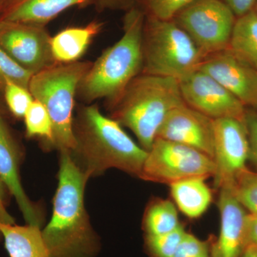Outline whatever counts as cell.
Here are the masks:
<instances>
[{
    "instance_id": "cell-1",
    "label": "cell",
    "mask_w": 257,
    "mask_h": 257,
    "mask_svg": "<svg viewBox=\"0 0 257 257\" xmlns=\"http://www.w3.org/2000/svg\"><path fill=\"white\" fill-rule=\"evenodd\" d=\"M89 179L76 165L70 151L60 152L53 212L42 230L50 257H96L99 253L100 242L84 206Z\"/></svg>"
},
{
    "instance_id": "cell-2",
    "label": "cell",
    "mask_w": 257,
    "mask_h": 257,
    "mask_svg": "<svg viewBox=\"0 0 257 257\" xmlns=\"http://www.w3.org/2000/svg\"><path fill=\"white\" fill-rule=\"evenodd\" d=\"M75 147L72 159L88 177L116 169L140 178L147 153L116 120L101 113L96 104L78 108L74 118Z\"/></svg>"
},
{
    "instance_id": "cell-3",
    "label": "cell",
    "mask_w": 257,
    "mask_h": 257,
    "mask_svg": "<svg viewBox=\"0 0 257 257\" xmlns=\"http://www.w3.org/2000/svg\"><path fill=\"white\" fill-rule=\"evenodd\" d=\"M142 8L132 7L123 20V35L106 48L81 81L77 96L87 104L104 99L108 109L143 69V35L145 21Z\"/></svg>"
},
{
    "instance_id": "cell-4",
    "label": "cell",
    "mask_w": 257,
    "mask_h": 257,
    "mask_svg": "<svg viewBox=\"0 0 257 257\" xmlns=\"http://www.w3.org/2000/svg\"><path fill=\"white\" fill-rule=\"evenodd\" d=\"M184 104L178 80L140 74L109 110L110 117L131 130L139 145L148 152L169 113Z\"/></svg>"
},
{
    "instance_id": "cell-5",
    "label": "cell",
    "mask_w": 257,
    "mask_h": 257,
    "mask_svg": "<svg viewBox=\"0 0 257 257\" xmlns=\"http://www.w3.org/2000/svg\"><path fill=\"white\" fill-rule=\"evenodd\" d=\"M92 62L77 61L56 63L33 74L29 91L40 101L51 118L53 128L52 148L72 152L75 147L73 132L74 109L81 81Z\"/></svg>"
},
{
    "instance_id": "cell-6",
    "label": "cell",
    "mask_w": 257,
    "mask_h": 257,
    "mask_svg": "<svg viewBox=\"0 0 257 257\" xmlns=\"http://www.w3.org/2000/svg\"><path fill=\"white\" fill-rule=\"evenodd\" d=\"M142 73L180 80L200 67L206 56L174 20L147 15Z\"/></svg>"
},
{
    "instance_id": "cell-7",
    "label": "cell",
    "mask_w": 257,
    "mask_h": 257,
    "mask_svg": "<svg viewBox=\"0 0 257 257\" xmlns=\"http://www.w3.org/2000/svg\"><path fill=\"white\" fill-rule=\"evenodd\" d=\"M215 172L214 160L203 152L157 138L147 153L140 179L170 185L186 179L214 177Z\"/></svg>"
},
{
    "instance_id": "cell-8",
    "label": "cell",
    "mask_w": 257,
    "mask_h": 257,
    "mask_svg": "<svg viewBox=\"0 0 257 257\" xmlns=\"http://www.w3.org/2000/svg\"><path fill=\"white\" fill-rule=\"evenodd\" d=\"M235 17L221 0H193L173 20L207 57L228 49Z\"/></svg>"
},
{
    "instance_id": "cell-9",
    "label": "cell",
    "mask_w": 257,
    "mask_h": 257,
    "mask_svg": "<svg viewBox=\"0 0 257 257\" xmlns=\"http://www.w3.org/2000/svg\"><path fill=\"white\" fill-rule=\"evenodd\" d=\"M185 104L213 119L244 121L246 106L210 75L197 69L179 81Z\"/></svg>"
},
{
    "instance_id": "cell-10",
    "label": "cell",
    "mask_w": 257,
    "mask_h": 257,
    "mask_svg": "<svg viewBox=\"0 0 257 257\" xmlns=\"http://www.w3.org/2000/svg\"><path fill=\"white\" fill-rule=\"evenodd\" d=\"M249 143L244 121L234 118L214 119V185H232L235 177L246 167Z\"/></svg>"
},
{
    "instance_id": "cell-11",
    "label": "cell",
    "mask_w": 257,
    "mask_h": 257,
    "mask_svg": "<svg viewBox=\"0 0 257 257\" xmlns=\"http://www.w3.org/2000/svg\"><path fill=\"white\" fill-rule=\"evenodd\" d=\"M45 27L8 23L0 29V46L23 68L32 74L57 63Z\"/></svg>"
},
{
    "instance_id": "cell-12",
    "label": "cell",
    "mask_w": 257,
    "mask_h": 257,
    "mask_svg": "<svg viewBox=\"0 0 257 257\" xmlns=\"http://www.w3.org/2000/svg\"><path fill=\"white\" fill-rule=\"evenodd\" d=\"M199 69L220 83L246 107L257 110V69L228 49L207 55Z\"/></svg>"
},
{
    "instance_id": "cell-13",
    "label": "cell",
    "mask_w": 257,
    "mask_h": 257,
    "mask_svg": "<svg viewBox=\"0 0 257 257\" xmlns=\"http://www.w3.org/2000/svg\"><path fill=\"white\" fill-rule=\"evenodd\" d=\"M157 138L192 147L211 158L214 157V119L186 104L169 113Z\"/></svg>"
},
{
    "instance_id": "cell-14",
    "label": "cell",
    "mask_w": 257,
    "mask_h": 257,
    "mask_svg": "<svg viewBox=\"0 0 257 257\" xmlns=\"http://www.w3.org/2000/svg\"><path fill=\"white\" fill-rule=\"evenodd\" d=\"M219 189L218 208L220 231L211 244V257H240L247 246L248 211L240 204L231 186Z\"/></svg>"
},
{
    "instance_id": "cell-15",
    "label": "cell",
    "mask_w": 257,
    "mask_h": 257,
    "mask_svg": "<svg viewBox=\"0 0 257 257\" xmlns=\"http://www.w3.org/2000/svg\"><path fill=\"white\" fill-rule=\"evenodd\" d=\"M0 110V179L14 197L27 224L42 227V217L38 208L29 199L20 176L21 153L16 140Z\"/></svg>"
},
{
    "instance_id": "cell-16",
    "label": "cell",
    "mask_w": 257,
    "mask_h": 257,
    "mask_svg": "<svg viewBox=\"0 0 257 257\" xmlns=\"http://www.w3.org/2000/svg\"><path fill=\"white\" fill-rule=\"evenodd\" d=\"M92 4L96 5V0H10L0 20L45 27L72 7Z\"/></svg>"
},
{
    "instance_id": "cell-17",
    "label": "cell",
    "mask_w": 257,
    "mask_h": 257,
    "mask_svg": "<svg viewBox=\"0 0 257 257\" xmlns=\"http://www.w3.org/2000/svg\"><path fill=\"white\" fill-rule=\"evenodd\" d=\"M103 23L92 21L85 26L64 29L51 39L52 55L57 63L79 61L91 42L102 30Z\"/></svg>"
},
{
    "instance_id": "cell-18",
    "label": "cell",
    "mask_w": 257,
    "mask_h": 257,
    "mask_svg": "<svg viewBox=\"0 0 257 257\" xmlns=\"http://www.w3.org/2000/svg\"><path fill=\"white\" fill-rule=\"evenodd\" d=\"M0 234L10 257H50L40 226L0 222Z\"/></svg>"
},
{
    "instance_id": "cell-19",
    "label": "cell",
    "mask_w": 257,
    "mask_h": 257,
    "mask_svg": "<svg viewBox=\"0 0 257 257\" xmlns=\"http://www.w3.org/2000/svg\"><path fill=\"white\" fill-rule=\"evenodd\" d=\"M202 177L186 179L170 184L171 196L184 215L195 219L202 215L212 202V192Z\"/></svg>"
},
{
    "instance_id": "cell-20",
    "label": "cell",
    "mask_w": 257,
    "mask_h": 257,
    "mask_svg": "<svg viewBox=\"0 0 257 257\" xmlns=\"http://www.w3.org/2000/svg\"><path fill=\"white\" fill-rule=\"evenodd\" d=\"M228 50L257 69V13L251 10L235 22Z\"/></svg>"
},
{
    "instance_id": "cell-21",
    "label": "cell",
    "mask_w": 257,
    "mask_h": 257,
    "mask_svg": "<svg viewBox=\"0 0 257 257\" xmlns=\"http://www.w3.org/2000/svg\"><path fill=\"white\" fill-rule=\"evenodd\" d=\"M178 211L168 199L153 201L147 207L143 219L145 236H156L171 232L180 226Z\"/></svg>"
},
{
    "instance_id": "cell-22",
    "label": "cell",
    "mask_w": 257,
    "mask_h": 257,
    "mask_svg": "<svg viewBox=\"0 0 257 257\" xmlns=\"http://www.w3.org/2000/svg\"><path fill=\"white\" fill-rule=\"evenodd\" d=\"M26 135L29 138H38L44 140L47 146L52 149L53 128L50 114L40 101L34 99L25 113Z\"/></svg>"
},
{
    "instance_id": "cell-23",
    "label": "cell",
    "mask_w": 257,
    "mask_h": 257,
    "mask_svg": "<svg viewBox=\"0 0 257 257\" xmlns=\"http://www.w3.org/2000/svg\"><path fill=\"white\" fill-rule=\"evenodd\" d=\"M231 188L248 213L257 214V172L246 167L235 177Z\"/></svg>"
},
{
    "instance_id": "cell-24",
    "label": "cell",
    "mask_w": 257,
    "mask_h": 257,
    "mask_svg": "<svg viewBox=\"0 0 257 257\" xmlns=\"http://www.w3.org/2000/svg\"><path fill=\"white\" fill-rule=\"evenodd\" d=\"M187 231L181 224L167 234L145 236V246L150 257H173Z\"/></svg>"
},
{
    "instance_id": "cell-25",
    "label": "cell",
    "mask_w": 257,
    "mask_h": 257,
    "mask_svg": "<svg viewBox=\"0 0 257 257\" xmlns=\"http://www.w3.org/2000/svg\"><path fill=\"white\" fill-rule=\"evenodd\" d=\"M32 73L23 68L0 46V92L10 81L29 89Z\"/></svg>"
},
{
    "instance_id": "cell-26",
    "label": "cell",
    "mask_w": 257,
    "mask_h": 257,
    "mask_svg": "<svg viewBox=\"0 0 257 257\" xmlns=\"http://www.w3.org/2000/svg\"><path fill=\"white\" fill-rule=\"evenodd\" d=\"M3 96L7 108L18 119H23L29 106L34 100L28 89L10 81L6 83Z\"/></svg>"
},
{
    "instance_id": "cell-27",
    "label": "cell",
    "mask_w": 257,
    "mask_h": 257,
    "mask_svg": "<svg viewBox=\"0 0 257 257\" xmlns=\"http://www.w3.org/2000/svg\"><path fill=\"white\" fill-rule=\"evenodd\" d=\"M145 15L160 19L173 20L176 15L193 0H140Z\"/></svg>"
},
{
    "instance_id": "cell-28",
    "label": "cell",
    "mask_w": 257,
    "mask_h": 257,
    "mask_svg": "<svg viewBox=\"0 0 257 257\" xmlns=\"http://www.w3.org/2000/svg\"><path fill=\"white\" fill-rule=\"evenodd\" d=\"M212 241H203L187 232L173 257H208Z\"/></svg>"
},
{
    "instance_id": "cell-29",
    "label": "cell",
    "mask_w": 257,
    "mask_h": 257,
    "mask_svg": "<svg viewBox=\"0 0 257 257\" xmlns=\"http://www.w3.org/2000/svg\"><path fill=\"white\" fill-rule=\"evenodd\" d=\"M245 124L247 130L249 143L248 161L257 168V110L246 109L245 114Z\"/></svg>"
},
{
    "instance_id": "cell-30",
    "label": "cell",
    "mask_w": 257,
    "mask_h": 257,
    "mask_svg": "<svg viewBox=\"0 0 257 257\" xmlns=\"http://www.w3.org/2000/svg\"><path fill=\"white\" fill-rule=\"evenodd\" d=\"M234 13L237 18L246 15L251 10H254L257 0H221Z\"/></svg>"
},
{
    "instance_id": "cell-31",
    "label": "cell",
    "mask_w": 257,
    "mask_h": 257,
    "mask_svg": "<svg viewBox=\"0 0 257 257\" xmlns=\"http://www.w3.org/2000/svg\"><path fill=\"white\" fill-rule=\"evenodd\" d=\"M8 192V189L0 179V222L13 224H15L14 218L10 215L6 209Z\"/></svg>"
},
{
    "instance_id": "cell-32",
    "label": "cell",
    "mask_w": 257,
    "mask_h": 257,
    "mask_svg": "<svg viewBox=\"0 0 257 257\" xmlns=\"http://www.w3.org/2000/svg\"><path fill=\"white\" fill-rule=\"evenodd\" d=\"M257 248V214H249L247 217V246Z\"/></svg>"
},
{
    "instance_id": "cell-33",
    "label": "cell",
    "mask_w": 257,
    "mask_h": 257,
    "mask_svg": "<svg viewBox=\"0 0 257 257\" xmlns=\"http://www.w3.org/2000/svg\"><path fill=\"white\" fill-rule=\"evenodd\" d=\"M133 0H96V5L102 8H126L127 10L133 7Z\"/></svg>"
},
{
    "instance_id": "cell-34",
    "label": "cell",
    "mask_w": 257,
    "mask_h": 257,
    "mask_svg": "<svg viewBox=\"0 0 257 257\" xmlns=\"http://www.w3.org/2000/svg\"><path fill=\"white\" fill-rule=\"evenodd\" d=\"M240 257H257V248L248 245Z\"/></svg>"
},
{
    "instance_id": "cell-35",
    "label": "cell",
    "mask_w": 257,
    "mask_h": 257,
    "mask_svg": "<svg viewBox=\"0 0 257 257\" xmlns=\"http://www.w3.org/2000/svg\"><path fill=\"white\" fill-rule=\"evenodd\" d=\"M7 106L5 105L4 100V96H3V93L0 92V110L5 111Z\"/></svg>"
},
{
    "instance_id": "cell-36",
    "label": "cell",
    "mask_w": 257,
    "mask_h": 257,
    "mask_svg": "<svg viewBox=\"0 0 257 257\" xmlns=\"http://www.w3.org/2000/svg\"><path fill=\"white\" fill-rule=\"evenodd\" d=\"M9 1L10 0H0V15L4 11L5 8H6L7 5L8 4Z\"/></svg>"
},
{
    "instance_id": "cell-37",
    "label": "cell",
    "mask_w": 257,
    "mask_h": 257,
    "mask_svg": "<svg viewBox=\"0 0 257 257\" xmlns=\"http://www.w3.org/2000/svg\"><path fill=\"white\" fill-rule=\"evenodd\" d=\"M7 23H5V22L1 21V20H0V29H2L3 28V27H5V25H7Z\"/></svg>"
},
{
    "instance_id": "cell-38",
    "label": "cell",
    "mask_w": 257,
    "mask_h": 257,
    "mask_svg": "<svg viewBox=\"0 0 257 257\" xmlns=\"http://www.w3.org/2000/svg\"><path fill=\"white\" fill-rule=\"evenodd\" d=\"M254 10H255V11H256V13H257V4L256 5V7H255Z\"/></svg>"
},
{
    "instance_id": "cell-39",
    "label": "cell",
    "mask_w": 257,
    "mask_h": 257,
    "mask_svg": "<svg viewBox=\"0 0 257 257\" xmlns=\"http://www.w3.org/2000/svg\"><path fill=\"white\" fill-rule=\"evenodd\" d=\"M208 257H211V256H208Z\"/></svg>"
}]
</instances>
